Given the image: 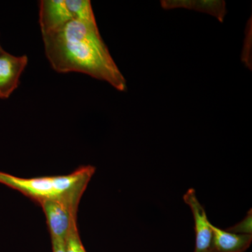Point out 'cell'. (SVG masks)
<instances>
[{"instance_id":"obj_8","label":"cell","mask_w":252,"mask_h":252,"mask_svg":"<svg viewBox=\"0 0 252 252\" xmlns=\"http://www.w3.org/2000/svg\"><path fill=\"white\" fill-rule=\"evenodd\" d=\"M162 6L165 9L175 7L195 9L213 15L220 21L225 14L224 1H162Z\"/></svg>"},{"instance_id":"obj_10","label":"cell","mask_w":252,"mask_h":252,"mask_svg":"<svg viewBox=\"0 0 252 252\" xmlns=\"http://www.w3.org/2000/svg\"><path fill=\"white\" fill-rule=\"evenodd\" d=\"M66 252H86L77 229V221L74 222L64 240Z\"/></svg>"},{"instance_id":"obj_9","label":"cell","mask_w":252,"mask_h":252,"mask_svg":"<svg viewBox=\"0 0 252 252\" xmlns=\"http://www.w3.org/2000/svg\"><path fill=\"white\" fill-rule=\"evenodd\" d=\"M73 18L84 23H97L89 0H65Z\"/></svg>"},{"instance_id":"obj_7","label":"cell","mask_w":252,"mask_h":252,"mask_svg":"<svg viewBox=\"0 0 252 252\" xmlns=\"http://www.w3.org/2000/svg\"><path fill=\"white\" fill-rule=\"evenodd\" d=\"M213 252H244L250 247L252 235L238 234L211 225Z\"/></svg>"},{"instance_id":"obj_4","label":"cell","mask_w":252,"mask_h":252,"mask_svg":"<svg viewBox=\"0 0 252 252\" xmlns=\"http://www.w3.org/2000/svg\"><path fill=\"white\" fill-rule=\"evenodd\" d=\"M184 200L190 207L195 223V248L194 252H213V232L206 212L199 202L193 189L187 190Z\"/></svg>"},{"instance_id":"obj_5","label":"cell","mask_w":252,"mask_h":252,"mask_svg":"<svg viewBox=\"0 0 252 252\" xmlns=\"http://www.w3.org/2000/svg\"><path fill=\"white\" fill-rule=\"evenodd\" d=\"M28 63L26 55L14 56L4 50L0 53V99L9 98L18 89Z\"/></svg>"},{"instance_id":"obj_13","label":"cell","mask_w":252,"mask_h":252,"mask_svg":"<svg viewBox=\"0 0 252 252\" xmlns=\"http://www.w3.org/2000/svg\"><path fill=\"white\" fill-rule=\"evenodd\" d=\"M3 50H4V49H2V47H1V44H0V53H1V51H3Z\"/></svg>"},{"instance_id":"obj_12","label":"cell","mask_w":252,"mask_h":252,"mask_svg":"<svg viewBox=\"0 0 252 252\" xmlns=\"http://www.w3.org/2000/svg\"><path fill=\"white\" fill-rule=\"evenodd\" d=\"M53 252H66L64 240L51 239Z\"/></svg>"},{"instance_id":"obj_3","label":"cell","mask_w":252,"mask_h":252,"mask_svg":"<svg viewBox=\"0 0 252 252\" xmlns=\"http://www.w3.org/2000/svg\"><path fill=\"white\" fill-rule=\"evenodd\" d=\"M77 204L67 200H47L41 204L51 239L64 240L74 222L77 221Z\"/></svg>"},{"instance_id":"obj_6","label":"cell","mask_w":252,"mask_h":252,"mask_svg":"<svg viewBox=\"0 0 252 252\" xmlns=\"http://www.w3.org/2000/svg\"><path fill=\"white\" fill-rule=\"evenodd\" d=\"M73 19L65 0H41L39 2V23L41 35L60 31Z\"/></svg>"},{"instance_id":"obj_2","label":"cell","mask_w":252,"mask_h":252,"mask_svg":"<svg viewBox=\"0 0 252 252\" xmlns=\"http://www.w3.org/2000/svg\"><path fill=\"white\" fill-rule=\"evenodd\" d=\"M95 171L94 166H81L66 175L22 178L0 172V183L17 190L41 204L63 200L79 205L81 195Z\"/></svg>"},{"instance_id":"obj_11","label":"cell","mask_w":252,"mask_h":252,"mask_svg":"<svg viewBox=\"0 0 252 252\" xmlns=\"http://www.w3.org/2000/svg\"><path fill=\"white\" fill-rule=\"evenodd\" d=\"M232 233L238 234L252 235V211L248 212V216L241 222L228 230Z\"/></svg>"},{"instance_id":"obj_1","label":"cell","mask_w":252,"mask_h":252,"mask_svg":"<svg viewBox=\"0 0 252 252\" xmlns=\"http://www.w3.org/2000/svg\"><path fill=\"white\" fill-rule=\"evenodd\" d=\"M42 39L46 58L56 72L82 73L106 81L118 91L126 90L125 78L104 42L97 23L73 19Z\"/></svg>"}]
</instances>
